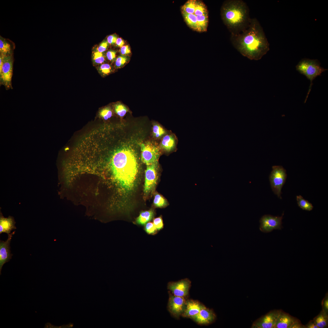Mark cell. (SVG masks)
Segmentation results:
<instances>
[{"label":"cell","mask_w":328,"mask_h":328,"mask_svg":"<svg viewBox=\"0 0 328 328\" xmlns=\"http://www.w3.org/2000/svg\"><path fill=\"white\" fill-rule=\"evenodd\" d=\"M113 150L108 156L107 167L121 193L127 198L133 193L138 183L137 159L133 151L128 147Z\"/></svg>","instance_id":"obj_1"},{"label":"cell","mask_w":328,"mask_h":328,"mask_svg":"<svg viewBox=\"0 0 328 328\" xmlns=\"http://www.w3.org/2000/svg\"><path fill=\"white\" fill-rule=\"evenodd\" d=\"M234 47L243 56L251 60L261 59L269 50V43L259 23L251 19L248 27L241 32L231 34Z\"/></svg>","instance_id":"obj_2"},{"label":"cell","mask_w":328,"mask_h":328,"mask_svg":"<svg viewBox=\"0 0 328 328\" xmlns=\"http://www.w3.org/2000/svg\"><path fill=\"white\" fill-rule=\"evenodd\" d=\"M221 19L231 34H236L246 29L251 19L246 4L241 0L224 2L220 9Z\"/></svg>","instance_id":"obj_3"},{"label":"cell","mask_w":328,"mask_h":328,"mask_svg":"<svg viewBox=\"0 0 328 328\" xmlns=\"http://www.w3.org/2000/svg\"><path fill=\"white\" fill-rule=\"evenodd\" d=\"M296 70L300 73L305 76L310 82L305 103L310 93L313 80L318 76H320L323 72L327 70L320 66V63L317 60H311L304 58L301 60L296 66Z\"/></svg>","instance_id":"obj_4"},{"label":"cell","mask_w":328,"mask_h":328,"mask_svg":"<svg viewBox=\"0 0 328 328\" xmlns=\"http://www.w3.org/2000/svg\"><path fill=\"white\" fill-rule=\"evenodd\" d=\"M287 178L286 171L282 166H272L269 177L271 188L273 193L281 199V190Z\"/></svg>","instance_id":"obj_5"},{"label":"cell","mask_w":328,"mask_h":328,"mask_svg":"<svg viewBox=\"0 0 328 328\" xmlns=\"http://www.w3.org/2000/svg\"><path fill=\"white\" fill-rule=\"evenodd\" d=\"M13 61L12 53L4 55L3 66L0 70V84L1 85L4 86L6 90L12 89V80Z\"/></svg>","instance_id":"obj_6"},{"label":"cell","mask_w":328,"mask_h":328,"mask_svg":"<svg viewBox=\"0 0 328 328\" xmlns=\"http://www.w3.org/2000/svg\"><path fill=\"white\" fill-rule=\"evenodd\" d=\"M284 214L281 216L266 214L263 216L259 221V229L261 232L268 233L274 230H281Z\"/></svg>","instance_id":"obj_7"},{"label":"cell","mask_w":328,"mask_h":328,"mask_svg":"<svg viewBox=\"0 0 328 328\" xmlns=\"http://www.w3.org/2000/svg\"><path fill=\"white\" fill-rule=\"evenodd\" d=\"M141 160L146 165H150L158 161L160 152L158 147L149 143L141 145Z\"/></svg>","instance_id":"obj_8"},{"label":"cell","mask_w":328,"mask_h":328,"mask_svg":"<svg viewBox=\"0 0 328 328\" xmlns=\"http://www.w3.org/2000/svg\"><path fill=\"white\" fill-rule=\"evenodd\" d=\"M158 161L147 165L144 188V193L146 195L153 190L155 186L158 179Z\"/></svg>","instance_id":"obj_9"},{"label":"cell","mask_w":328,"mask_h":328,"mask_svg":"<svg viewBox=\"0 0 328 328\" xmlns=\"http://www.w3.org/2000/svg\"><path fill=\"white\" fill-rule=\"evenodd\" d=\"M281 310L271 311L256 320L253 323V328H275L276 321Z\"/></svg>","instance_id":"obj_10"},{"label":"cell","mask_w":328,"mask_h":328,"mask_svg":"<svg viewBox=\"0 0 328 328\" xmlns=\"http://www.w3.org/2000/svg\"><path fill=\"white\" fill-rule=\"evenodd\" d=\"M186 302L184 297L176 296L169 293L168 303V310L173 316L178 318L184 312Z\"/></svg>","instance_id":"obj_11"},{"label":"cell","mask_w":328,"mask_h":328,"mask_svg":"<svg viewBox=\"0 0 328 328\" xmlns=\"http://www.w3.org/2000/svg\"><path fill=\"white\" fill-rule=\"evenodd\" d=\"M191 285V282L187 278L176 282L168 283L167 288L175 296L185 297L188 295Z\"/></svg>","instance_id":"obj_12"},{"label":"cell","mask_w":328,"mask_h":328,"mask_svg":"<svg viewBox=\"0 0 328 328\" xmlns=\"http://www.w3.org/2000/svg\"><path fill=\"white\" fill-rule=\"evenodd\" d=\"M14 231L8 234V238L5 241H0V274L3 265L9 262L12 258V254L11 253L10 244L12 236L15 233Z\"/></svg>","instance_id":"obj_13"},{"label":"cell","mask_w":328,"mask_h":328,"mask_svg":"<svg viewBox=\"0 0 328 328\" xmlns=\"http://www.w3.org/2000/svg\"><path fill=\"white\" fill-rule=\"evenodd\" d=\"M216 318L213 310L203 305L199 313L191 319L199 324L207 325L213 322Z\"/></svg>","instance_id":"obj_14"},{"label":"cell","mask_w":328,"mask_h":328,"mask_svg":"<svg viewBox=\"0 0 328 328\" xmlns=\"http://www.w3.org/2000/svg\"><path fill=\"white\" fill-rule=\"evenodd\" d=\"M298 320L281 310L276 321L275 328H291Z\"/></svg>","instance_id":"obj_15"},{"label":"cell","mask_w":328,"mask_h":328,"mask_svg":"<svg viewBox=\"0 0 328 328\" xmlns=\"http://www.w3.org/2000/svg\"><path fill=\"white\" fill-rule=\"evenodd\" d=\"M203 306L196 301L188 300L186 301L185 309L181 315L192 318L199 313Z\"/></svg>","instance_id":"obj_16"},{"label":"cell","mask_w":328,"mask_h":328,"mask_svg":"<svg viewBox=\"0 0 328 328\" xmlns=\"http://www.w3.org/2000/svg\"><path fill=\"white\" fill-rule=\"evenodd\" d=\"M15 222L14 217L9 216L7 218L5 217L0 211V234L6 233L8 234L11 231L16 229L15 226Z\"/></svg>","instance_id":"obj_17"},{"label":"cell","mask_w":328,"mask_h":328,"mask_svg":"<svg viewBox=\"0 0 328 328\" xmlns=\"http://www.w3.org/2000/svg\"><path fill=\"white\" fill-rule=\"evenodd\" d=\"M176 141L174 136L171 135H165L161 143V148L166 151L170 152L175 148Z\"/></svg>","instance_id":"obj_18"},{"label":"cell","mask_w":328,"mask_h":328,"mask_svg":"<svg viewBox=\"0 0 328 328\" xmlns=\"http://www.w3.org/2000/svg\"><path fill=\"white\" fill-rule=\"evenodd\" d=\"M184 21L187 26L193 30L198 32L196 16L193 14H188L181 12Z\"/></svg>","instance_id":"obj_19"},{"label":"cell","mask_w":328,"mask_h":328,"mask_svg":"<svg viewBox=\"0 0 328 328\" xmlns=\"http://www.w3.org/2000/svg\"><path fill=\"white\" fill-rule=\"evenodd\" d=\"M154 214L152 210L142 212L136 219V223L138 224L144 225L153 218Z\"/></svg>","instance_id":"obj_20"},{"label":"cell","mask_w":328,"mask_h":328,"mask_svg":"<svg viewBox=\"0 0 328 328\" xmlns=\"http://www.w3.org/2000/svg\"><path fill=\"white\" fill-rule=\"evenodd\" d=\"M198 32H201L207 31L209 23L208 15L196 16Z\"/></svg>","instance_id":"obj_21"},{"label":"cell","mask_w":328,"mask_h":328,"mask_svg":"<svg viewBox=\"0 0 328 328\" xmlns=\"http://www.w3.org/2000/svg\"><path fill=\"white\" fill-rule=\"evenodd\" d=\"M196 0H188L180 7L181 12L188 14L194 13Z\"/></svg>","instance_id":"obj_22"},{"label":"cell","mask_w":328,"mask_h":328,"mask_svg":"<svg viewBox=\"0 0 328 328\" xmlns=\"http://www.w3.org/2000/svg\"><path fill=\"white\" fill-rule=\"evenodd\" d=\"M193 14L196 16L208 15L207 6L202 1L196 0L195 10Z\"/></svg>","instance_id":"obj_23"},{"label":"cell","mask_w":328,"mask_h":328,"mask_svg":"<svg viewBox=\"0 0 328 328\" xmlns=\"http://www.w3.org/2000/svg\"><path fill=\"white\" fill-rule=\"evenodd\" d=\"M296 199L298 206L302 210L308 211L313 210V206L312 204L304 199L301 195L297 196Z\"/></svg>","instance_id":"obj_24"},{"label":"cell","mask_w":328,"mask_h":328,"mask_svg":"<svg viewBox=\"0 0 328 328\" xmlns=\"http://www.w3.org/2000/svg\"><path fill=\"white\" fill-rule=\"evenodd\" d=\"M10 44L4 38L0 36V54L5 56L12 54Z\"/></svg>","instance_id":"obj_25"},{"label":"cell","mask_w":328,"mask_h":328,"mask_svg":"<svg viewBox=\"0 0 328 328\" xmlns=\"http://www.w3.org/2000/svg\"><path fill=\"white\" fill-rule=\"evenodd\" d=\"M92 61L94 65H100L103 64L105 60V56L104 53H100L95 50L92 56Z\"/></svg>","instance_id":"obj_26"},{"label":"cell","mask_w":328,"mask_h":328,"mask_svg":"<svg viewBox=\"0 0 328 328\" xmlns=\"http://www.w3.org/2000/svg\"><path fill=\"white\" fill-rule=\"evenodd\" d=\"M99 73L103 77L111 74L113 71L112 67L108 63H103L97 68Z\"/></svg>","instance_id":"obj_27"},{"label":"cell","mask_w":328,"mask_h":328,"mask_svg":"<svg viewBox=\"0 0 328 328\" xmlns=\"http://www.w3.org/2000/svg\"><path fill=\"white\" fill-rule=\"evenodd\" d=\"M153 203L156 207L159 208L165 207L168 204L167 200L162 195L159 193L155 194Z\"/></svg>","instance_id":"obj_28"},{"label":"cell","mask_w":328,"mask_h":328,"mask_svg":"<svg viewBox=\"0 0 328 328\" xmlns=\"http://www.w3.org/2000/svg\"><path fill=\"white\" fill-rule=\"evenodd\" d=\"M114 109L116 113L121 117L124 116L128 111L127 108L123 104L120 103L115 105Z\"/></svg>","instance_id":"obj_29"},{"label":"cell","mask_w":328,"mask_h":328,"mask_svg":"<svg viewBox=\"0 0 328 328\" xmlns=\"http://www.w3.org/2000/svg\"><path fill=\"white\" fill-rule=\"evenodd\" d=\"M153 132L155 137L159 138L165 134V131L160 125L155 124L153 127Z\"/></svg>","instance_id":"obj_30"},{"label":"cell","mask_w":328,"mask_h":328,"mask_svg":"<svg viewBox=\"0 0 328 328\" xmlns=\"http://www.w3.org/2000/svg\"><path fill=\"white\" fill-rule=\"evenodd\" d=\"M128 59L127 57L124 55L119 56L115 61V66L116 68H118L122 67L127 62Z\"/></svg>","instance_id":"obj_31"},{"label":"cell","mask_w":328,"mask_h":328,"mask_svg":"<svg viewBox=\"0 0 328 328\" xmlns=\"http://www.w3.org/2000/svg\"><path fill=\"white\" fill-rule=\"evenodd\" d=\"M112 111L109 108H105L100 111V116L104 120H107L110 118L112 115Z\"/></svg>","instance_id":"obj_32"},{"label":"cell","mask_w":328,"mask_h":328,"mask_svg":"<svg viewBox=\"0 0 328 328\" xmlns=\"http://www.w3.org/2000/svg\"><path fill=\"white\" fill-rule=\"evenodd\" d=\"M145 230L148 234H156L157 231L153 223L151 222L146 224L145 227Z\"/></svg>","instance_id":"obj_33"},{"label":"cell","mask_w":328,"mask_h":328,"mask_svg":"<svg viewBox=\"0 0 328 328\" xmlns=\"http://www.w3.org/2000/svg\"><path fill=\"white\" fill-rule=\"evenodd\" d=\"M153 223L157 231L162 229L163 227V223L161 217L160 216L154 219Z\"/></svg>","instance_id":"obj_34"},{"label":"cell","mask_w":328,"mask_h":328,"mask_svg":"<svg viewBox=\"0 0 328 328\" xmlns=\"http://www.w3.org/2000/svg\"><path fill=\"white\" fill-rule=\"evenodd\" d=\"M318 315L325 328L327 327L328 325V314H326L322 310L318 314Z\"/></svg>","instance_id":"obj_35"},{"label":"cell","mask_w":328,"mask_h":328,"mask_svg":"<svg viewBox=\"0 0 328 328\" xmlns=\"http://www.w3.org/2000/svg\"><path fill=\"white\" fill-rule=\"evenodd\" d=\"M108 43L106 41H103L96 48L95 50L100 53H104L108 48Z\"/></svg>","instance_id":"obj_36"},{"label":"cell","mask_w":328,"mask_h":328,"mask_svg":"<svg viewBox=\"0 0 328 328\" xmlns=\"http://www.w3.org/2000/svg\"><path fill=\"white\" fill-rule=\"evenodd\" d=\"M116 52L113 50H110L107 52L106 56L108 59L109 61L113 62L115 61Z\"/></svg>","instance_id":"obj_37"},{"label":"cell","mask_w":328,"mask_h":328,"mask_svg":"<svg viewBox=\"0 0 328 328\" xmlns=\"http://www.w3.org/2000/svg\"><path fill=\"white\" fill-rule=\"evenodd\" d=\"M322 309L324 312L328 314V296L327 293L322 302Z\"/></svg>","instance_id":"obj_38"},{"label":"cell","mask_w":328,"mask_h":328,"mask_svg":"<svg viewBox=\"0 0 328 328\" xmlns=\"http://www.w3.org/2000/svg\"><path fill=\"white\" fill-rule=\"evenodd\" d=\"M117 39V37L116 35L113 34L110 35L108 36L107 41L108 44L113 45L116 43Z\"/></svg>","instance_id":"obj_39"},{"label":"cell","mask_w":328,"mask_h":328,"mask_svg":"<svg viewBox=\"0 0 328 328\" xmlns=\"http://www.w3.org/2000/svg\"><path fill=\"white\" fill-rule=\"evenodd\" d=\"M120 53L122 55H127L130 53L129 47L128 45L123 46L120 50Z\"/></svg>","instance_id":"obj_40"},{"label":"cell","mask_w":328,"mask_h":328,"mask_svg":"<svg viewBox=\"0 0 328 328\" xmlns=\"http://www.w3.org/2000/svg\"><path fill=\"white\" fill-rule=\"evenodd\" d=\"M313 320L319 328H325L318 315L315 317Z\"/></svg>","instance_id":"obj_41"},{"label":"cell","mask_w":328,"mask_h":328,"mask_svg":"<svg viewBox=\"0 0 328 328\" xmlns=\"http://www.w3.org/2000/svg\"><path fill=\"white\" fill-rule=\"evenodd\" d=\"M305 328H319L313 320H310L306 325Z\"/></svg>","instance_id":"obj_42"},{"label":"cell","mask_w":328,"mask_h":328,"mask_svg":"<svg viewBox=\"0 0 328 328\" xmlns=\"http://www.w3.org/2000/svg\"><path fill=\"white\" fill-rule=\"evenodd\" d=\"M291 328H305V327L298 319L293 325Z\"/></svg>","instance_id":"obj_43"},{"label":"cell","mask_w":328,"mask_h":328,"mask_svg":"<svg viewBox=\"0 0 328 328\" xmlns=\"http://www.w3.org/2000/svg\"><path fill=\"white\" fill-rule=\"evenodd\" d=\"M124 43V40L121 38H118L116 42V45L118 46L121 47L123 46Z\"/></svg>","instance_id":"obj_44"}]
</instances>
